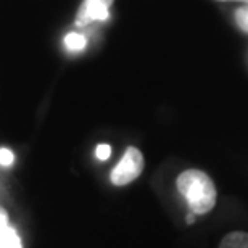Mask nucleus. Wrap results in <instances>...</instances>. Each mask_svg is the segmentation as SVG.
<instances>
[{"label": "nucleus", "instance_id": "f257e3e1", "mask_svg": "<svg viewBox=\"0 0 248 248\" xmlns=\"http://www.w3.org/2000/svg\"><path fill=\"white\" fill-rule=\"evenodd\" d=\"M177 190L186 198L193 215H206L216 205V187L200 170H187L177 177Z\"/></svg>", "mask_w": 248, "mask_h": 248}, {"label": "nucleus", "instance_id": "f03ea898", "mask_svg": "<svg viewBox=\"0 0 248 248\" xmlns=\"http://www.w3.org/2000/svg\"><path fill=\"white\" fill-rule=\"evenodd\" d=\"M143 155L136 147H129L118 163L115 170L111 171V182L115 186H126L129 182L136 181L143 171Z\"/></svg>", "mask_w": 248, "mask_h": 248}, {"label": "nucleus", "instance_id": "7ed1b4c3", "mask_svg": "<svg viewBox=\"0 0 248 248\" xmlns=\"http://www.w3.org/2000/svg\"><path fill=\"white\" fill-rule=\"evenodd\" d=\"M113 0H84L78 10L76 26L87 28L95 21H105L108 18V10H110Z\"/></svg>", "mask_w": 248, "mask_h": 248}, {"label": "nucleus", "instance_id": "20e7f679", "mask_svg": "<svg viewBox=\"0 0 248 248\" xmlns=\"http://www.w3.org/2000/svg\"><path fill=\"white\" fill-rule=\"evenodd\" d=\"M219 248H248L247 232H231L221 240Z\"/></svg>", "mask_w": 248, "mask_h": 248}, {"label": "nucleus", "instance_id": "39448f33", "mask_svg": "<svg viewBox=\"0 0 248 248\" xmlns=\"http://www.w3.org/2000/svg\"><path fill=\"white\" fill-rule=\"evenodd\" d=\"M0 248H21V242L12 227H5V231L0 235Z\"/></svg>", "mask_w": 248, "mask_h": 248}, {"label": "nucleus", "instance_id": "423d86ee", "mask_svg": "<svg viewBox=\"0 0 248 248\" xmlns=\"http://www.w3.org/2000/svg\"><path fill=\"white\" fill-rule=\"evenodd\" d=\"M64 46H66L68 50H71V52H79V50H82V48L87 46V39L84 37L82 34L69 32L68 36L64 37Z\"/></svg>", "mask_w": 248, "mask_h": 248}, {"label": "nucleus", "instance_id": "0eeeda50", "mask_svg": "<svg viewBox=\"0 0 248 248\" xmlns=\"http://www.w3.org/2000/svg\"><path fill=\"white\" fill-rule=\"evenodd\" d=\"M235 21L242 31L248 32V5H242L235 10Z\"/></svg>", "mask_w": 248, "mask_h": 248}, {"label": "nucleus", "instance_id": "6e6552de", "mask_svg": "<svg viewBox=\"0 0 248 248\" xmlns=\"http://www.w3.org/2000/svg\"><path fill=\"white\" fill-rule=\"evenodd\" d=\"M15 161L13 152H10L8 148H0V165L2 166H12Z\"/></svg>", "mask_w": 248, "mask_h": 248}, {"label": "nucleus", "instance_id": "1a4fd4ad", "mask_svg": "<svg viewBox=\"0 0 248 248\" xmlns=\"http://www.w3.org/2000/svg\"><path fill=\"white\" fill-rule=\"evenodd\" d=\"M95 155L98 160H102V161H105L110 158L111 155V147L108 145V143H100V145L97 147V150H95Z\"/></svg>", "mask_w": 248, "mask_h": 248}, {"label": "nucleus", "instance_id": "9d476101", "mask_svg": "<svg viewBox=\"0 0 248 248\" xmlns=\"http://www.w3.org/2000/svg\"><path fill=\"white\" fill-rule=\"evenodd\" d=\"M5 227H7V215H5L3 210H0V235L5 231Z\"/></svg>", "mask_w": 248, "mask_h": 248}, {"label": "nucleus", "instance_id": "9b49d317", "mask_svg": "<svg viewBox=\"0 0 248 248\" xmlns=\"http://www.w3.org/2000/svg\"><path fill=\"white\" fill-rule=\"evenodd\" d=\"M193 222H195V215L190 213V215L187 216V224H193Z\"/></svg>", "mask_w": 248, "mask_h": 248}, {"label": "nucleus", "instance_id": "f8f14e48", "mask_svg": "<svg viewBox=\"0 0 248 248\" xmlns=\"http://www.w3.org/2000/svg\"><path fill=\"white\" fill-rule=\"evenodd\" d=\"M217 2H242V3L248 5V0H217Z\"/></svg>", "mask_w": 248, "mask_h": 248}]
</instances>
